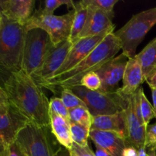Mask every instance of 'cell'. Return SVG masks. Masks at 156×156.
Masks as SVG:
<instances>
[{"mask_svg": "<svg viewBox=\"0 0 156 156\" xmlns=\"http://www.w3.org/2000/svg\"><path fill=\"white\" fill-rule=\"evenodd\" d=\"M155 148L156 147H151L146 149H147V156H156Z\"/></svg>", "mask_w": 156, "mask_h": 156, "instance_id": "obj_39", "label": "cell"}, {"mask_svg": "<svg viewBox=\"0 0 156 156\" xmlns=\"http://www.w3.org/2000/svg\"><path fill=\"white\" fill-rule=\"evenodd\" d=\"M129 58L122 53L104 64L95 73L98 75L101 82L99 91L107 93L116 92L120 88L118 84L123 79L127 62Z\"/></svg>", "mask_w": 156, "mask_h": 156, "instance_id": "obj_11", "label": "cell"}, {"mask_svg": "<svg viewBox=\"0 0 156 156\" xmlns=\"http://www.w3.org/2000/svg\"><path fill=\"white\" fill-rule=\"evenodd\" d=\"M69 121L86 126L91 129L93 116L87 108L78 107L69 110Z\"/></svg>", "mask_w": 156, "mask_h": 156, "instance_id": "obj_22", "label": "cell"}, {"mask_svg": "<svg viewBox=\"0 0 156 156\" xmlns=\"http://www.w3.org/2000/svg\"><path fill=\"white\" fill-rule=\"evenodd\" d=\"M73 9H75V17L69 40L74 44L79 40V35L85 27L88 15V8L82 2V1H79L74 3Z\"/></svg>", "mask_w": 156, "mask_h": 156, "instance_id": "obj_20", "label": "cell"}, {"mask_svg": "<svg viewBox=\"0 0 156 156\" xmlns=\"http://www.w3.org/2000/svg\"><path fill=\"white\" fill-rule=\"evenodd\" d=\"M145 81L147 82L149 86L150 87L151 90H156V67L146 76Z\"/></svg>", "mask_w": 156, "mask_h": 156, "instance_id": "obj_33", "label": "cell"}, {"mask_svg": "<svg viewBox=\"0 0 156 156\" xmlns=\"http://www.w3.org/2000/svg\"><path fill=\"white\" fill-rule=\"evenodd\" d=\"M91 130L108 131L117 133L119 135L126 139V120L124 112L111 115H100L93 117Z\"/></svg>", "mask_w": 156, "mask_h": 156, "instance_id": "obj_18", "label": "cell"}, {"mask_svg": "<svg viewBox=\"0 0 156 156\" xmlns=\"http://www.w3.org/2000/svg\"><path fill=\"white\" fill-rule=\"evenodd\" d=\"M30 121L15 108L8 98L4 90L0 88V146L5 149L14 143L18 133Z\"/></svg>", "mask_w": 156, "mask_h": 156, "instance_id": "obj_8", "label": "cell"}, {"mask_svg": "<svg viewBox=\"0 0 156 156\" xmlns=\"http://www.w3.org/2000/svg\"><path fill=\"white\" fill-rule=\"evenodd\" d=\"M74 3L71 0H46L44 2V8H40V11L44 15H53V12L56 9L61 5H66L67 7L73 9Z\"/></svg>", "mask_w": 156, "mask_h": 156, "instance_id": "obj_26", "label": "cell"}, {"mask_svg": "<svg viewBox=\"0 0 156 156\" xmlns=\"http://www.w3.org/2000/svg\"><path fill=\"white\" fill-rule=\"evenodd\" d=\"M126 97V104L123 111L127 132L126 142L127 146L139 149L146 146V129L141 124L136 113L135 94Z\"/></svg>", "mask_w": 156, "mask_h": 156, "instance_id": "obj_13", "label": "cell"}, {"mask_svg": "<svg viewBox=\"0 0 156 156\" xmlns=\"http://www.w3.org/2000/svg\"><path fill=\"white\" fill-rule=\"evenodd\" d=\"M145 81L141 63L136 56L129 58L123 78V86L117 90L125 96L133 95L141 87Z\"/></svg>", "mask_w": 156, "mask_h": 156, "instance_id": "obj_16", "label": "cell"}, {"mask_svg": "<svg viewBox=\"0 0 156 156\" xmlns=\"http://www.w3.org/2000/svg\"><path fill=\"white\" fill-rule=\"evenodd\" d=\"M55 156H71V151L60 146L55 151Z\"/></svg>", "mask_w": 156, "mask_h": 156, "instance_id": "obj_34", "label": "cell"}, {"mask_svg": "<svg viewBox=\"0 0 156 156\" xmlns=\"http://www.w3.org/2000/svg\"><path fill=\"white\" fill-rule=\"evenodd\" d=\"M138 156H147V149L146 146H143L138 149Z\"/></svg>", "mask_w": 156, "mask_h": 156, "instance_id": "obj_37", "label": "cell"}, {"mask_svg": "<svg viewBox=\"0 0 156 156\" xmlns=\"http://www.w3.org/2000/svg\"><path fill=\"white\" fill-rule=\"evenodd\" d=\"M80 86H83L92 91H98L101 86V82L98 75L94 72L88 73L82 78Z\"/></svg>", "mask_w": 156, "mask_h": 156, "instance_id": "obj_28", "label": "cell"}, {"mask_svg": "<svg viewBox=\"0 0 156 156\" xmlns=\"http://www.w3.org/2000/svg\"><path fill=\"white\" fill-rule=\"evenodd\" d=\"M50 129L60 146L72 150L73 141L71 136L69 121L50 110Z\"/></svg>", "mask_w": 156, "mask_h": 156, "instance_id": "obj_19", "label": "cell"}, {"mask_svg": "<svg viewBox=\"0 0 156 156\" xmlns=\"http://www.w3.org/2000/svg\"><path fill=\"white\" fill-rule=\"evenodd\" d=\"M123 156H138V149L133 146H127L123 151Z\"/></svg>", "mask_w": 156, "mask_h": 156, "instance_id": "obj_35", "label": "cell"}, {"mask_svg": "<svg viewBox=\"0 0 156 156\" xmlns=\"http://www.w3.org/2000/svg\"><path fill=\"white\" fill-rule=\"evenodd\" d=\"M72 151H73L78 156H95L94 152H93L88 145L85 147H81L73 143Z\"/></svg>", "mask_w": 156, "mask_h": 156, "instance_id": "obj_32", "label": "cell"}, {"mask_svg": "<svg viewBox=\"0 0 156 156\" xmlns=\"http://www.w3.org/2000/svg\"><path fill=\"white\" fill-rule=\"evenodd\" d=\"M136 56L141 63L143 75L146 79L156 67V37Z\"/></svg>", "mask_w": 156, "mask_h": 156, "instance_id": "obj_21", "label": "cell"}, {"mask_svg": "<svg viewBox=\"0 0 156 156\" xmlns=\"http://www.w3.org/2000/svg\"><path fill=\"white\" fill-rule=\"evenodd\" d=\"M74 17V9L62 15H44L38 9L34 12L24 27L27 31L34 28L45 30L50 35L54 45H56L69 39Z\"/></svg>", "mask_w": 156, "mask_h": 156, "instance_id": "obj_7", "label": "cell"}, {"mask_svg": "<svg viewBox=\"0 0 156 156\" xmlns=\"http://www.w3.org/2000/svg\"><path fill=\"white\" fill-rule=\"evenodd\" d=\"M60 98L62 99V102L68 110L78 108V107L87 108L85 104L69 88H64L61 90Z\"/></svg>", "mask_w": 156, "mask_h": 156, "instance_id": "obj_25", "label": "cell"}, {"mask_svg": "<svg viewBox=\"0 0 156 156\" xmlns=\"http://www.w3.org/2000/svg\"><path fill=\"white\" fill-rule=\"evenodd\" d=\"M0 156H26L16 143H14L5 149H1Z\"/></svg>", "mask_w": 156, "mask_h": 156, "instance_id": "obj_30", "label": "cell"}, {"mask_svg": "<svg viewBox=\"0 0 156 156\" xmlns=\"http://www.w3.org/2000/svg\"><path fill=\"white\" fill-rule=\"evenodd\" d=\"M50 128L30 123L18 133L15 143L26 156H55Z\"/></svg>", "mask_w": 156, "mask_h": 156, "instance_id": "obj_9", "label": "cell"}, {"mask_svg": "<svg viewBox=\"0 0 156 156\" xmlns=\"http://www.w3.org/2000/svg\"><path fill=\"white\" fill-rule=\"evenodd\" d=\"M86 7L88 8L86 22L79 35V40L96 36L106 30L115 29V25L112 21L114 17V12L110 13L93 6Z\"/></svg>", "mask_w": 156, "mask_h": 156, "instance_id": "obj_14", "label": "cell"}, {"mask_svg": "<svg viewBox=\"0 0 156 156\" xmlns=\"http://www.w3.org/2000/svg\"><path fill=\"white\" fill-rule=\"evenodd\" d=\"M155 154H156V148H155Z\"/></svg>", "mask_w": 156, "mask_h": 156, "instance_id": "obj_41", "label": "cell"}, {"mask_svg": "<svg viewBox=\"0 0 156 156\" xmlns=\"http://www.w3.org/2000/svg\"><path fill=\"white\" fill-rule=\"evenodd\" d=\"M1 88L11 103L31 123L50 127V101L32 76L23 70L11 73L2 80Z\"/></svg>", "mask_w": 156, "mask_h": 156, "instance_id": "obj_1", "label": "cell"}, {"mask_svg": "<svg viewBox=\"0 0 156 156\" xmlns=\"http://www.w3.org/2000/svg\"><path fill=\"white\" fill-rule=\"evenodd\" d=\"M73 46V43L69 39L53 46L41 68L32 75V78L38 85L47 82L54 76L65 62Z\"/></svg>", "mask_w": 156, "mask_h": 156, "instance_id": "obj_12", "label": "cell"}, {"mask_svg": "<svg viewBox=\"0 0 156 156\" xmlns=\"http://www.w3.org/2000/svg\"><path fill=\"white\" fill-rule=\"evenodd\" d=\"M27 30L24 24L9 20L0 13V65L9 74L22 69Z\"/></svg>", "mask_w": 156, "mask_h": 156, "instance_id": "obj_3", "label": "cell"}, {"mask_svg": "<svg viewBox=\"0 0 156 156\" xmlns=\"http://www.w3.org/2000/svg\"><path fill=\"white\" fill-rule=\"evenodd\" d=\"M86 105L93 117L111 115L124 111L126 97L118 91L107 93L101 91H92L83 86L69 88Z\"/></svg>", "mask_w": 156, "mask_h": 156, "instance_id": "obj_5", "label": "cell"}, {"mask_svg": "<svg viewBox=\"0 0 156 156\" xmlns=\"http://www.w3.org/2000/svg\"><path fill=\"white\" fill-rule=\"evenodd\" d=\"M90 139L94 144L106 149L111 156H123V151L127 146L126 139L117 133L91 130Z\"/></svg>", "mask_w": 156, "mask_h": 156, "instance_id": "obj_17", "label": "cell"}, {"mask_svg": "<svg viewBox=\"0 0 156 156\" xmlns=\"http://www.w3.org/2000/svg\"><path fill=\"white\" fill-rule=\"evenodd\" d=\"M114 31V29H111L96 36L78 40L76 42L73 44V47L70 50L62 66L59 69V70L55 73V75L52 78L64 74L74 68L79 62L85 59L105 39V37L109 34Z\"/></svg>", "mask_w": 156, "mask_h": 156, "instance_id": "obj_10", "label": "cell"}, {"mask_svg": "<svg viewBox=\"0 0 156 156\" xmlns=\"http://www.w3.org/2000/svg\"><path fill=\"white\" fill-rule=\"evenodd\" d=\"M114 32L109 34L85 59L74 68L64 74L40 84V86L50 90L56 94L64 88L80 86L81 81L84 76L98 71L104 64L115 57L117 53L122 50L120 41Z\"/></svg>", "mask_w": 156, "mask_h": 156, "instance_id": "obj_2", "label": "cell"}, {"mask_svg": "<svg viewBox=\"0 0 156 156\" xmlns=\"http://www.w3.org/2000/svg\"><path fill=\"white\" fill-rule=\"evenodd\" d=\"M70 151H71V156H78L74 152H73V151H72V150H70Z\"/></svg>", "mask_w": 156, "mask_h": 156, "instance_id": "obj_40", "label": "cell"}, {"mask_svg": "<svg viewBox=\"0 0 156 156\" xmlns=\"http://www.w3.org/2000/svg\"><path fill=\"white\" fill-rule=\"evenodd\" d=\"M50 110L57 114L58 115L63 117L65 120L69 121V110L62 102L60 98L53 97L50 100Z\"/></svg>", "mask_w": 156, "mask_h": 156, "instance_id": "obj_29", "label": "cell"}, {"mask_svg": "<svg viewBox=\"0 0 156 156\" xmlns=\"http://www.w3.org/2000/svg\"><path fill=\"white\" fill-rule=\"evenodd\" d=\"M118 0H82L85 6H93L105 12L114 13V7Z\"/></svg>", "mask_w": 156, "mask_h": 156, "instance_id": "obj_27", "label": "cell"}, {"mask_svg": "<svg viewBox=\"0 0 156 156\" xmlns=\"http://www.w3.org/2000/svg\"><path fill=\"white\" fill-rule=\"evenodd\" d=\"M152 97L153 100V108L155 110V115H156V90L152 89Z\"/></svg>", "mask_w": 156, "mask_h": 156, "instance_id": "obj_38", "label": "cell"}, {"mask_svg": "<svg viewBox=\"0 0 156 156\" xmlns=\"http://www.w3.org/2000/svg\"><path fill=\"white\" fill-rule=\"evenodd\" d=\"M54 44L50 35L40 28L27 30L21 70L32 76L41 68Z\"/></svg>", "mask_w": 156, "mask_h": 156, "instance_id": "obj_6", "label": "cell"}, {"mask_svg": "<svg viewBox=\"0 0 156 156\" xmlns=\"http://www.w3.org/2000/svg\"><path fill=\"white\" fill-rule=\"evenodd\" d=\"M146 149L156 147V123L148 126L146 129Z\"/></svg>", "mask_w": 156, "mask_h": 156, "instance_id": "obj_31", "label": "cell"}, {"mask_svg": "<svg viewBox=\"0 0 156 156\" xmlns=\"http://www.w3.org/2000/svg\"><path fill=\"white\" fill-rule=\"evenodd\" d=\"M140 110H141L142 116H143V120L146 126H149V122L153 118H156L155 110H154L153 105L149 102L148 98H146L144 93L143 87L140 88Z\"/></svg>", "mask_w": 156, "mask_h": 156, "instance_id": "obj_24", "label": "cell"}, {"mask_svg": "<svg viewBox=\"0 0 156 156\" xmlns=\"http://www.w3.org/2000/svg\"><path fill=\"white\" fill-rule=\"evenodd\" d=\"M34 0H2L0 8L8 19L25 24L34 14Z\"/></svg>", "mask_w": 156, "mask_h": 156, "instance_id": "obj_15", "label": "cell"}, {"mask_svg": "<svg viewBox=\"0 0 156 156\" xmlns=\"http://www.w3.org/2000/svg\"><path fill=\"white\" fill-rule=\"evenodd\" d=\"M94 146H95L96 149L95 152H94L95 156H111V154L106 149H105L101 146H99L98 144H94Z\"/></svg>", "mask_w": 156, "mask_h": 156, "instance_id": "obj_36", "label": "cell"}, {"mask_svg": "<svg viewBox=\"0 0 156 156\" xmlns=\"http://www.w3.org/2000/svg\"><path fill=\"white\" fill-rule=\"evenodd\" d=\"M70 129H71V136L73 143H76L81 147H85L88 145V140L90 138L89 128L84 126L82 125L73 123L69 121Z\"/></svg>", "mask_w": 156, "mask_h": 156, "instance_id": "obj_23", "label": "cell"}, {"mask_svg": "<svg viewBox=\"0 0 156 156\" xmlns=\"http://www.w3.org/2000/svg\"><path fill=\"white\" fill-rule=\"evenodd\" d=\"M156 24V7L133 15L124 26L114 34L119 40L123 53L129 58L136 56V49L148 32Z\"/></svg>", "mask_w": 156, "mask_h": 156, "instance_id": "obj_4", "label": "cell"}]
</instances>
